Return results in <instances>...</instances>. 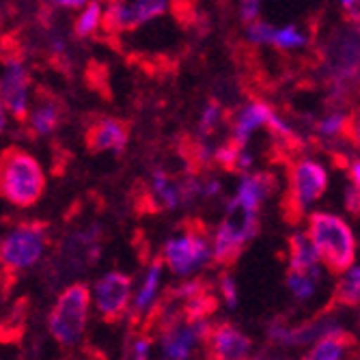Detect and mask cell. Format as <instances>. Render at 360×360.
I'll list each match as a JSON object with an SVG mask.
<instances>
[{
    "instance_id": "4dcf8cb0",
    "label": "cell",
    "mask_w": 360,
    "mask_h": 360,
    "mask_svg": "<svg viewBox=\"0 0 360 360\" xmlns=\"http://www.w3.org/2000/svg\"><path fill=\"white\" fill-rule=\"evenodd\" d=\"M149 354H151V341L149 339L141 337V339H136L132 343V352H129V356H132V358L145 360V358H149Z\"/></svg>"
},
{
    "instance_id": "f546056e",
    "label": "cell",
    "mask_w": 360,
    "mask_h": 360,
    "mask_svg": "<svg viewBox=\"0 0 360 360\" xmlns=\"http://www.w3.org/2000/svg\"><path fill=\"white\" fill-rule=\"evenodd\" d=\"M261 0H240V15L244 22H252L259 18Z\"/></svg>"
},
{
    "instance_id": "d6986e66",
    "label": "cell",
    "mask_w": 360,
    "mask_h": 360,
    "mask_svg": "<svg viewBox=\"0 0 360 360\" xmlns=\"http://www.w3.org/2000/svg\"><path fill=\"white\" fill-rule=\"evenodd\" d=\"M289 266L291 270H315L321 266L319 255L307 231H296L289 238Z\"/></svg>"
},
{
    "instance_id": "277c9868",
    "label": "cell",
    "mask_w": 360,
    "mask_h": 360,
    "mask_svg": "<svg viewBox=\"0 0 360 360\" xmlns=\"http://www.w3.org/2000/svg\"><path fill=\"white\" fill-rule=\"evenodd\" d=\"M48 246V229L39 222L20 224L0 242V266L9 272H22L37 266Z\"/></svg>"
},
{
    "instance_id": "44dd1931",
    "label": "cell",
    "mask_w": 360,
    "mask_h": 360,
    "mask_svg": "<svg viewBox=\"0 0 360 360\" xmlns=\"http://www.w3.org/2000/svg\"><path fill=\"white\" fill-rule=\"evenodd\" d=\"M319 281H321V266L315 270H291L287 274V287L291 291V296L298 300H311L319 289Z\"/></svg>"
},
{
    "instance_id": "4fadbf2b",
    "label": "cell",
    "mask_w": 360,
    "mask_h": 360,
    "mask_svg": "<svg viewBox=\"0 0 360 360\" xmlns=\"http://www.w3.org/2000/svg\"><path fill=\"white\" fill-rule=\"evenodd\" d=\"M358 72V37L356 32H343L330 46V74L339 89Z\"/></svg>"
},
{
    "instance_id": "ffe728a7",
    "label": "cell",
    "mask_w": 360,
    "mask_h": 360,
    "mask_svg": "<svg viewBox=\"0 0 360 360\" xmlns=\"http://www.w3.org/2000/svg\"><path fill=\"white\" fill-rule=\"evenodd\" d=\"M151 194H153V199L158 201V205H162L165 210H175V207L184 205L179 181H173L167 173H162V171L153 173Z\"/></svg>"
},
{
    "instance_id": "d4e9b609",
    "label": "cell",
    "mask_w": 360,
    "mask_h": 360,
    "mask_svg": "<svg viewBox=\"0 0 360 360\" xmlns=\"http://www.w3.org/2000/svg\"><path fill=\"white\" fill-rule=\"evenodd\" d=\"M349 127V117L343 112V110H333L330 115H326L323 119L317 121L315 129L317 134L326 141H333V139H339L347 132Z\"/></svg>"
},
{
    "instance_id": "7c38bea8",
    "label": "cell",
    "mask_w": 360,
    "mask_h": 360,
    "mask_svg": "<svg viewBox=\"0 0 360 360\" xmlns=\"http://www.w3.org/2000/svg\"><path fill=\"white\" fill-rule=\"evenodd\" d=\"M205 345L210 349V356L218 360H242L250 356L252 349L250 339L231 323L212 326Z\"/></svg>"
},
{
    "instance_id": "8992f818",
    "label": "cell",
    "mask_w": 360,
    "mask_h": 360,
    "mask_svg": "<svg viewBox=\"0 0 360 360\" xmlns=\"http://www.w3.org/2000/svg\"><path fill=\"white\" fill-rule=\"evenodd\" d=\"M328 190V171L321 162L302 158L293 162L287 181V210L296 216L307 214Z\"/></svg>"
},
{
    "instance_id": "cb8c5ba5",
    "label": "cell",
    "mask_w": 360,
    "mask_h": 360,
    "mask_svg": "<svg viewBox=\"0 0 360 360\" xmlns=\"http://www.w3.org/2000/svg\"><path fill=\"white\" fill-rule=\"evenodd\" d=\"M309 44V35L298 28L296 24H287L283 28H274V35H272V44L274 48L281 50H300Z\"/></svg>"
},
{
    "instance_id": "9c48e42d",
    "label": "cell",
    "mask_w": 360,
    "mask_h": 360,
    "mask_svg": "<svg viewBox=\"0 0 360 360\" xmlns=\"http://www.w3.org/2000/svg\"><path fill=\"white\" fill-rule=\"evenodd\" d=\"M132 300V278L123 272H106L91 291V304L104 319L115 321L123 317Z\"/></svg>"
},
{
    "instance_id": "484cf974",
    "label": "cell",
    "mask_w": 360,
    "mask_h": 360,
    "mask_svg": "<svg viewBox=\"0 0 360 360\" xmlns=\"http://www.w3.org/2000/svg\"><path fill=\"white\" fill-rule=\"evenodd\" d=\"M222 119H224V110L216 102H210L199 117V136L201 139L212 136L218 129V125L222 123Z\"/></svg>"
},
{
    "instance_id": "7a4b0ae2",
    "label": "cell",
    "mask_w": 360,
    "mask_h": 360,
    "mask_svg": "<svg viewBox=\"0 0 360 360\" xmlns=\"http://www.w3.org/2000/svg\"><path fill=\"white\" fill-rule=\"evenodd\" d=\"M46 188V173L35 155L11 147L0 155V196L15 207L35 205Z\"/></svg>"
},
{
    "instance_id": "836d02e7",
    "label": "cell",
    "mask_w": 360,
    "mask_h": 360,
    "mask_svg": "<svg viewBox=\"0 0 360 360\" xmlns=\"http://www.w3.org/2000/svg\"><path fill=\"white\" fill-rule=\"evenodd\" d=\"M341 7L345 9V13L352 18V22H358V0H341Z\"/></svg>"
},
{
    "instance_id": "6da1fadb",
    "label": "cell",
    "mask_w": 360,
    "mask_h": 360,
    "mask_svg": "<svg viewBox=\"0 0 360 360\" xmlns=\"http://www.w3.org/2000/svg\"><path fill=\"white\" fill-rule=\"evenodd\" d=\"M307 233L319 255L321 266L330 272H343L356 264V236L354 229L337 214L313 212L307 218Z\"/></svg>"
},
{
    "instance_id": "4316f807",
    "label": "cell",
    "mask_w": 360,
    "mask_h": 360,
    "mask_svg": "<svg viewBox=\"0 0 360 360\" xmlns=\"http://www.w3.org/2000/svg\"><path fill=\"white\" fill-rule=\"evenodd\" d=\"M242 145H238L236 141L226 143V145H220L216 151H214V160L216 165H220L222 169L226 171H238V162H240V153H242Z\"/></svg>"
},
{
    "instance_id": "52a82bcc",
    "label": "cell",
    "mask_w": 360,
    "mask_h": 360,
    "mask_svg": "<svg viewBox=\"0 0 360 360\" xmlns=\"http://www.w3.org/2000/svg\"><path fill=\"white\" fill-rule=\"evenodd\" d=\"M259 233V216L252 212H226L212 238V259L220 266H231L246 244Z\"/></svg>"
},
{
    "instance_id": "d6a6232c",
    "label": "cell",
    "mask_w": 360,
    "mask_h": 360,
    "mask_svg": "<svg viewBox=\"0 0 360 360\" xmlns=\"http://www.w3.org/2000/svg\"><path fill=\"white\" fill-rule=\"evenodd\" d=\"M222 184L218 179H210V181H201V196H216L220 194Z\"/></svg>"
},
{
    "instance_id": "e0dca14e",
    "label": "cell",
    "mask_w": 360,
    "mask_h": 360,
    "mask_svg": "<svg viewBox=\"0 0 360 360\" xmlns=\"http://www.w3.org/2000/svg\"><path fill=\"white\" fill-rule=\"evenodd\" d=\"M26 117H28L30 129L37 136H50L56 132L63 121V106L54 100V97H44V100Z\"/></svg>"
},
{
    "instance_id": "d590c367",
    "label": "cell",
    "mask_w": 360,
    "mask_h": 360,
    "mask_svg": "<svg viewBox=\"0 0 360 360\" xmlns=\"http://www.w3.org/2000/svg\"><path fill=\"white\" fill-rule=\"evenodd\" d=\"M349 179H352V184H360V165H358V160H354L352 162V167H349Z\"/></svg>"
},
{
    "instance_id": "9a60e30c",
    "label": "cell",
    "mask_w": 360,
    "mask_h": 360,
    "mask_svg": "<svg viewBox=\"0 0 360 360\" xmlns=\"http://www.w3.org/2000/svg\"><path fill=\"white\" fill-rule=\"evenodd\" d=\"M162 272H165V264H162V259L153 261V264L147 268L143 281H141V287L136 289V293H132V300H129V309H132V315L136 319L139 317H145L158 304L160 285H162Z\"/></svg>"
},
{
    "instance_id": "1f68e13d",
    "label": "cell",
    "mask_w": 360,
    "mask_h": 360,
    "mask_svg": "<svg viewBox=\"0 0 360 360\" xmlns=\"http://www.w3.org/2000/svg\"><path fill=\"white\" fill-rule=\"evenodd\" d=\"M345 205H347V212L358 214V210H360V194H358V186L356 184H352V188L345 190Z\"/></svg>"
},
{
    "instance_id": "5bb4252c",
    "label": "cell",
    "mask_w": 360,
    "mask_h": 360,
    "mask_svg": "<svg viewBox=\"0 0 360 360\" xmlns=\"http://www.w3.org/2000/svg\"><path fill=\"white\" fill-rule=\"evenodd\" d=\"M127 125L119 119H100L95 121L89 132H86V145L93 151H112V153H123L127 147Z\"/></svg>"
},
{
    "instance_id": "5b68a950",
    "label": "cell",
    "mask_w": 360,
    "mask_h": 360,
    "mask_svg": "<svg viewBox=\"0 0 360 360\" xmlns=\"http://www.w3.org/2000/svg\"><path fill=\"white\" fill-rule=\"evenodd\" d=\"M212 259V242L201 226H190L162 248V264L177 276H192Z\"/></svg>"
},
{
    "instance_id": "83f0119b",
    "label": "cell",
    "mask_w": 360,
    "mask_h": 360,
    "mask_svg": "<svg viewBox=\"0 0 360 360\" xmlns=\"http://www.w3.org/2000/svg\"><path fill=\"white\" fill-rule=\"evenodd\" d=\"M272 35H274V26L272 24L259 22V18L248 22L246 37H248L250 44H255V46H270L272 44Z\"/></svg>"
},
{
    "instance_id": "8fae6325",
    "label": "cell",
    "mask_w": 360,
    "mask_h": 360,
    "mask_svg": "<svg viewBox=\"0 0 360 360\" xmlns=\"http://www.w3.org/2000/svg\"><path fill=\"white\" fill-rule=\"evenodd\" d=\"M276 190V179L270 173H242L233 199L226 201V212H252L257 214L261 203Z\"/></svg>"
},
{
    "instance_id": "30bf717a",
    "label": "cell",
    "mask_w": 360,
    "mask_h": 360,
    "mask_svg": "<svg viewBox=\"0 0 360 360\" xmlns=\"http://www.w3.org/2000/svg\"><path fill=\"white\" fill-rule=\"evenodd\" d=\"M0 102L7 115L26 119L30 108V76L20 56L5 58V72L0 76Z\"/></svg>"
},
{
    "instance_id": "e575fe53",
    "label": "cell",
    "mask_w": 360,
    "mask_h": 360,
    "mask_svg": "<svg viewBox=\"0 0 360 360\" xmlns=\"http://www.w3.org/2000/svg\"><path fill=\"white\" fill-rule=\"evenodd\" d=\"M58 7H65V9H80L82 5H86L89 0H54Z\"/></svg>"
},
{
    "instance_id": "8d00e7d4",
    "label": "cell",
    "mask_w": 360,
    "mask_h": 360,
    "mask_svg": "<svg viewBox=\"0 0 360 360\" xmlns=\"http://www.w3.org/2000/svg\"><path fill=\"white\" fill-rule=\"evenodd\" d=\"M7 127V110H5V106H3V102H0V132Z\"/></svg>"
},
{
    "instance_id": "603a6c76",
    "label": "cell",
    "mask_w": 360,
    "mask_h": 360,
    "mask_svg": "<svg viewBox=\"0 0 360 360\" xmlns=\"http://www.w3.org/2000/svg\"><path fill=\"white\" fill-rule=\"evenodd\" d=\"M341 278L337 283V291H335V298L339 304L345 307H354L360 300V270L356 264H352L349 268H345L343 272H339Z\"/></svg>"
},
{
    "instance_id": "ac0fdd59",
    "label": "cell",
    "mask_w": 360,
    "mask_h": 360,
    "mask_svg": "<svg viewBox=\"0 0 360 360\" xmlns=\"http://www.w3.org/2000/svg\"><path fill=\"white\" fill-rule=\"evenodd\" d=\"M347 349H349V337L339 326V328H335L333 333H326L315 343H311V352L307 354V358H311V360H339V358L347 356Z\"/></svg>"
},
{
    "instance_id": "ba28073f",
    "label": "cell",
    "mask_w": 360,
    "mask_h": 360,
    "mask_svg": "<svg viewBox=\"0 0 360 360\" xmlns=\"http://www.w3.org/2000/svg\"><path fill=\"white\" fill-rule=\"evenodd\" d=\"M169 9V0H112L104 9L102 26L110 32L139 28Z\"/></svg>"
},
{
    "instance_id": "3957f363",
    "label": "cell",
    "mask_w": 360,
    "mask_h": 360,
    "mask_svg": "<svg viewBox=\"0 0 360 360\" xmlns=\"http://www.w3.org/2000/svg\"><path fill=\"white\" fill-rule=\"evenodd\" d=\"M89 311H91L89 287L82 283L65 287L58 293L48 317V328L54 341L63 347H76L86 333Z\"/></svg>"
},
{
    "instance_id": "74e56055",
    "label": "cell",
    "mask_w": 360,
    "mask_h": 360,
    "mask_svg": "<svg viewBox=\"0 0 360 360\" xmlns=\"http://www.w3.org/2000/svg\"><path fill=\"white\" fill-rule=\"evenodd\" d=\"M102 3H104V0H102ZM106 3H112V0H106Z\"/></svg>"
},
{
    "instance_id": "f1b7e54d",
    "label": "cell",
    "mask_w": 360,
    "mask_h": 360,
    "mask_svg": "<svg viewBox=\"0 0 360 360\" xmlns=\"http://www.w3.org/2000/svg\"><path fill=\"white\" fill-rule=\"evenodd\" d=\"M220 296L224 300V304L229 309H236L238 307V285L231 276H222L220 278Z\"/></svg>"
},
{
    "instance_id": "7402d4cb",
    "label": "cell",
    "mask_w": 360,
    "mask_h": 360,
    "mask_svg": "<svg viewBox=\"0 0 360 360\" xmlns=\"http://www.w3.org/2000/svg\"><path fill=\"white\" fill-rule=\"evenodd\" d=\"M102 18H104V5L102 0H89L82 5V11L76 18L74 32L78 37H91L102 28Z\"/></svg>"
},
{
    "instance_id": "2e32d148",
    "label": "cell",
    "mask_w": 360,
    "mask_h": 360,
    "mask_svg": "<svg viewBox=\"0 0 360 360\" xmlns=\"http://www.w3.org/2000/svg\"><path fill=\"white\" fill-rule=\"evenodd\" d=\"M272 112H274V108L270 104H266V102L246 104L233 119V139L231 141L246 147L257 129L268 125V119H270Z\"/></svg>"
}]
</instances>
